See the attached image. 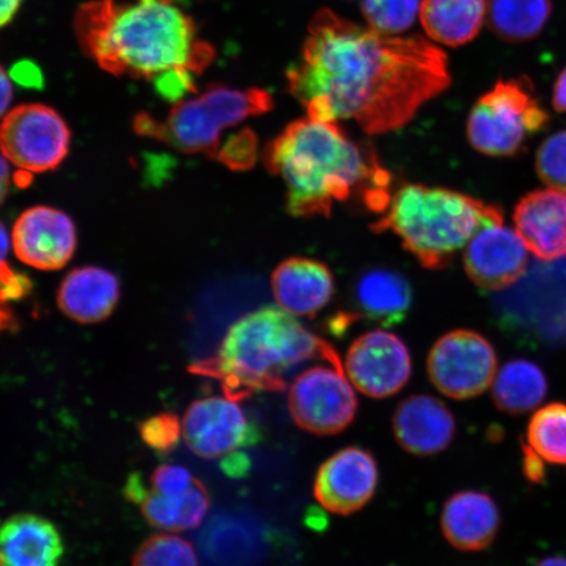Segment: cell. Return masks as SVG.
<instances>
[{"mask_svg": "<svg viewBox=\"0 0 566 566\" xmlns=\"http://www.w3.org/2000/svg\"><path fill=\"white\" fill-rule=\"evenodd\" d=\"M345 373L358 391L373 399H385L408 384L412 358L398 336L375 329L354 339L346 353Z\"/></svg>", "mask_w": 566, "mask_h": 566, "instance_id": "cell-12", "label": "cell"}, {"mask_svg": "<svg viewBox=\"0 0 566 566\" xmlns=\"http://www.w3.org/2000/svg\"><path fill=\"white\" fill-rule=\"evenodd\" d=\"M182 437L197 457L226 458L260 440L256 424L248 420L239 401L228 396L196 400L182 419Z\"/></svg>", "mask_w": 566, "mask_h": 566, "instance_id": "cell-11", "label": "cell"}, {"mask_svg": "<svg viewBox=\"0 0 566 566\" xmlns=\"http://www.w3.org/2000/svg\"><path fill=\"white\" fill-rule=\"evenodd\" d=\"M536 172L552 189L566 192V130L551 136L536 153Z\"/></svg>", "mask_w": 566, "mask_h": 566, "instance_id": "cell-30", "label": "cell"}, {"mask_svg": "<svg viewBox=\"0 0 566 566\" xmlns=\"http://www.w3.org/2000/svg\"><path fill=\"white\" fill-rule=\"evenodd\" d=\"M313 359L343 366L334 346L311 334L294 315L264 307L232 324L216 356L189 370L218 380L229 399L242 401L258 392L283 391V374Z\"/></svg>", "mask_w": 566, "mask_h": 566, "instance_id": "cell-4", "label": "cell"}, {"mask_svg": "<svg viewBox=\"0 0 566 566\" xmlns=\"http://www.w3.org/2000/svg\"><path fill=\"white\" fill-rule=\"evenodd\" d=\"M71 132L51 106L25 104L12 109L0 124V151L27 172L51 171L65 160Z\"/></svg>", "mask_w": 566, "mask_h": 566, "instance_id": "cell-9", "label": "cell"}, {"mask_svg": "<svg viewBox=\"0 0 566 566\" xmlns=\"http://www.w3.org/2000/svg\"><path fill=\"white\" fill-rule=\"evenodd\" d=\"M289 410L296 427L315 436H335L356 419L358 399L343 366H315L290 387Z\"/></svg>", "mask_w": 566, "mask_h": 566, "instance_id": "cell-8", "label": "cell"}, {"mask_svg": "<svg viewBox=\"0 0 566 566\" xmlns=\"http://www.w3.org/2000/svg\"><path fill=\"white\" fill-rule=\"evenodd\" d=\"M263 161L285 182L286 209L294 217H329L335 202L357 193L370 209L385 211L391 198L378 158L338 123L296 119L269 142Z\"/></svg>", "mask_w": 566, "mask_h": 566, "instance_id": "cell-3", "label": "cell"}, {"mask_svg": "<svg viewBox=\"0 0 566 566\" xmlns=\"http://www.w3.org/2000/svg\"><path fill=\"white\" fill-rule=\"evenodd\" d=\"M12 80L4 69L0 66V117L4 115L12 102Z\"/></svg>", "mask_w": 566, "mask_h": 566, "instance_id": "cell-39", "label": "cell"}, {"mask_svg": "<svg viewBox=\"0 0 566 566\" xmlns=\"http://www.w3.org/2000/svg\"><path fill=\"white\" fill-rule=\"evenodd\" d=\"M420 20L428 38L459 48L475 40L486 20V0H421Z\"/></svg>", "mask_w": 566, "mask_h": 566, "instance_id": "cell-24", "label": "cell"}, {"mask_svg": "<svg viewBox=\"0 0 566 566\" xmlns=\"http://www.w3.org/2000/svg\"><path fill=\"white\" fill-rule=\"evenodd\" d=\"M65 552L60 531L34 514H18L0 526V566H60Z\"/></svg>", "mask_w": 566, "mask_h": 566, "instance_id": "cell-21", "label": "cell"}, {"mask_svg": "<svg viewBox=\"0 0 566 566\" xmlns=\"http://www.w3.org/2000/svg\"><path fill=\"white\" fill-rule=\"evenodd\" d=\"M10 251V237L3 223H0V264L4 263L7 253Z\"/></svg>", "mask_w": 566, "mask_h": 566, "instance_id": "cell-44", "label": "cell"}, {"mask_svg": "<svg viewBox=\"0 0 566 566\" xmlns=\"http://www.w3.org/2000/svg\"><path fill=\"white\" fill-rule=\"evenodd\" d=\"M133 566H200L193 544L181 536L158 534L142 544Z\"/></svg>", "mask_w": 566, "mask_h": 566, "instance_id": "cell-29", "label": "cell"}, {"mask_svg": "<svg viewBox=\"0 0 566 566\" xmlns=\"http://www.w3.org/2000/svg\"><path fill=\"white\" fill-rule=\"evenodd\" d=\"M259 140L256 134L251 129H243L233 134L216 155L219 161L226 167L235 169V171H244L254 166L258 160Z\"/></svg>", "mask_w": 566, "mask_h": 566, "instance_id": "cell-32", "label": "cell"}, {"mask_svg": "<svg viewBox=\"0 0 566 566\" xmlns=\"http://www.w3.org/2000/svg\"><path fill=\"white\" fill-rule=\"evenodd\" d=\"M75 32L84 53L115 75L200 74L216 56L177 0H92L76 12Z\"/></svg>", "mask_w": 566, "mask_h": 566, "instance_id": "cell-2", "label": "cell"}, {"mask_svg": "<svg viewBox=\"0 0 566 566\" xmlns=\"http://www.w3.org/2000/svg\"><path fill=\"white\" fill-rule=\"evenodd\" d=\"M155 90L165 101L177 104L196 92L195 73L188 69H172L153 77Z\"/></svg>", "mask_w": 566, "mask_h": 566, "instance_id": "cell-33", "label": "cell"}, {"mask_svg": "<svg viewBox=\"0 0 566 566\" xmlns=\"http://www.w3.org/2000/svg\"><path fill=\"white\" fill-rule=\"evenodd\" d=\"M11 80L24 88H41L44 84V75L32 62H19L12 67Z\"/></svg>", "mask_w": 566, "mask_h": 566, "instance_id": "cell-36", "label": "cell"}, {"mask_svg": "<svg viewBox=\"0 0 566 566\" xmlns=\"http://www.w3.org/2000/svg\"><path fill=\"white\" fill-rule=\"evenodd\" d=\"M222 470L231 478L243 476L250 470V460L240 452H233V454L223 459Z\"/></svg>", "mask_w": 566, "mask_h": 566, "instance_id": "cell-38", "label": "cell"}, {"mask_svg": "<svg viewBox=\"0 0 566 566\" xmlns=\"http://www.w3.org/2000/svg\"><path fill=\"white\" fill-rule=\"evenodd\" d=\"M428 374L431 384L448 398H476L492 386L497 375V354L478 332L451 331L431 348Z\"/></svg>", "mask_w": 566, "mask_h": 566, "instance_id": "cell-10", "label": "cell"}, {"mask_svg": "<svg viewBox=\"0 0 566 566\" xmlns=\"http://www.w3.org/2000/svg\"><path fill=\"white\" fill-rule=\"evenodd\" d=\"M118 300L116 275L97 266L75 269L63 280L59 292L62 313L82 324L105 321Z\"/></svg>", "mask_w": 566, "mask_h": 566, "instance_id": "cell-22", "label": "cell"}, {"mask_svg": "<svg viewBox=\"0 0 566 566\" xmlns=\"http://www.w3.org/2000/svg\"><path fill=\"white\" fill-rule=\"evenodd\" d=\"M527 442L544 462L566 465V405L552 402L534 413Z\"/></svg>", "mask_w": 566, "mask_h": 566, "instance_id": "cell-27", "label": "cell"}, {"mask_svg": "<svg viewBox=\"0 0 566 566\" xmlns=\"http://www.w3.org/2000/svg\"><path fill=\"white\" fill-rule=\"evenodd\" d=\"M286 77L308 117L352 119L369 136L401 129L451 84L448 55L433 42L380 34L328 9L310 21Z\"/></svg>", "mask_w": 566, "mask_h": 566, "instance_id": "cell-1", "label": "cell"}, {"mask_svg": "<svg viewBox=\"0 0 566 566\" xmlns=\"http://www.w3.org/2000/svg\"><path fill=\"white\" fill-rule=\"evenodd\" d=\"M12 245L24 264L40 271H56L74 256L75 224L60 210L32 208L24 211L13 226Z\"/></svg>", "mask_w": 566, "mask_h": 566, "instance_id": "cell-15", "label": "cell"}, {"mask_svg": "<svg viewBox=\"0 0 566 566\" xmlns=\"http://www.w3.org/2000/svg\"><path fill=\"white\" fill-rule=\"evenodd\" d=\"M166 123L148 115L136 117L140 136L166 142L184 153H205L214 158L221 134L239 124L235 102L223 87L212 84L202 95L175 104Z\"/></svg>", "mask_w": 566, "mask_h": 566, "instance_id": "cell-7", "label": "cell"}, {"mask_svg": "<svg viewBox=\"0 0 566 566\" xmlns=\"http://www.w3.org/2000/svg\"><path fill=\"white\" fill-rule=\"evenodd\" d=\"M522 451L525 476L531 483H543L544 479H546V464H544V460L528 444L523 446Z\"/></svg>", "mask_w": 566, "mask_h": 566, "instance_id": "cell-37", "label": "cell"}, {"mask_svg": "<svg viewBox=\"0 0 566 566\" xmlns=\"http://www.w3.org/2000/svg\"><path fill=\"white\" fill-rule=\"evenodd\" d=\"M19 327L17 316L7 302L0 300V332L15 331Z\"/></svg>", "mask_w": 566, "mask_h": 566, "instance_id": "cell-42", "label": "cell"}, {"mask_svg": "<svg viewBox=\"0 0 566 566\" xmlns=\"http://www.w3.org/2000/svg\"><path fill=\"white\" fill-rule=\"evenodd\" d=\"M549 116L535 96L527 76L502 80L473 105L467 136L488 157H515L535 134L546 129Z\"/></svg>", "mask_w": 566, "mask_h": 566, "instance_id": "cell-6", "label": "cell"}, {"mask_svg": "<svg viewBox=\"0 0 566 566\" xmlns=\"http://www.w3.org/2000/svg\"><path fill=\"white\" fill-rule=\"evenodd\" d=\"M11 172L9 163L0 155V205L6 200L7 195L10 192Z\"/></svg>", "mask_w": 566, "mask_h": 566, "instance_id": "cell-43", "label": "cell"}, {"mask_svg": "<svg viewBox=\"0 0 566 566\" xmlns=\"http://www.w3.org/2000/svg\"><path fill=\"white\" fill-rule=\"evenodd\" d=\"M125 495L139 506L151 526L172 533L200 526L210 509L209 492L198 479L188 491L165 495L147 486L139 473H133L126 481Z\"/></svg>", "mask_w": 566, "mask_h": 566, "instance_id": "cell-18", "label": "cell"}, {"mask_svg": "<svg viewBox=\"0 0 566 566\" xmlns=\"http://www.w3.org/2000/svg\"><path fill=\"white\" fill-rule=\"evenodd\" d=\"M535 566H566V558L563 556H549L543 558Z\"/></svg>", "mask_w": 566, "mask_h": 566, "instance_id": "cell-45", "label": "cell"}, {"mask_svg": "<svg viewBox=\"0 0 566 566\" xmlns=\"http://www.w3.org/2000/svg\"><path fill=\"white\" fill-rule=\"evenodd\" d=\"M500 222L504 216L494 205L455 190L406 184L389 198L386 214L371 230L394 232L423 268L440 271L480 229Z\"/></svg>", "mask_w": 566, "mask_h": 566, "instance_id": "cell-5", "label": "cell"}, {"mask_svg": "<svg viewBox=\"0 0 566 566\" xmlns=\"http://www.w3.org/2000/svg\"><path fill=\"white\" fill-rule=\"evenodd\" d=\"M442 533L452 547L479 552L491 546L501 527V513L490 494L458 492L446 501L441 515Z\"/></svg>", "mask_w": 566, "mask_h": 566, "instance_id": "cell-20", "label": "cell"}, {"mask_svg": "<svg viewBox=\"0 0 566 566\" xmlns=\"http://www.w3.org/2000/svg\"><path fill=\"white\" fill-rule=\"evenodd\" d=\"M32 292V281L27 275L13 271L4 263L0 264V300L9 303L25 298Z\"/></svg>", "mask_w": 566, "mask_h": 566, "instance_id": "cell-35", "label": "cell"}, {"mask_svg": "<svg viewBox=\"0 0 566 566\" xmlns=\"http://www.w3.org/2000/svg\"><path fill=\"white\" fill-rule=\"evenodd\" d=\"M420 7L421 0H363L360 10L373 31L396 35L413 25Z\"/></svg>", "mask_w": 566, "mask_h": 566, "instance_id": "cell-28", "label": "cell"}, {"mask_svg": "<svg viewBox=\"0 0 566 566\" xmlns=\"http://www.w3.org/2000/svg\"><path fill=\"white\" fill-rule=\"evenodd\" d=\"M378 481V464L371 452L352 446L337 451L321 465L314 494L325 511L349 515L369 504Z\"/></svg>", "mask_w": 566, "mask_h": 566, "instance_id": "cell-13", "label": "cell"}, {"mask_svg": "<svg viewBox=\"0 0 566 566\" xmlns=\"http://www.w3.org/2000/svg\"><path fill=\"white\" fill-rule=\"evenodd\" d=\"M142 441L159 455H167L176 449L182 434V422L175 413H159L138 424Z\"/></svg>", "mask_w": 566, "mask_h": 566, "instance_id": "cell-31", "label": "cell"}, {"mask_svg": "<svg viewBox=\"0 0 566 566\" xmlns=\"http://www.w3.org/2000/svg\"><path fill=\"white\" fill-rule=\"evenodd\" d=\"M196 478L186 467L165 464L158 467L150 478L154 492L165 495H179L189 490Z\"/></svg>", "mask_w": 566, "mask_h": 566, "instance_id": "cell-34", "label": "cell"}, {"mask_svg": "<svg viewBox=\"0 0 566 566\" xmlns=\"http://www.w3.org/2000/svg\"><path fill=\"white\" fill-rule=\"evenodd\" d=\"M354 298L357 315L391 327L407 317L413 293L409 281L401 273L375 268L360 275L354 289Z\"/></svg>", "mask_w": 566, "mask_h": 566, "instance_id": "cell-23", "label": "cell"}, {"mask_svg": "<svg viewBox=\"0 0 566 566\" xmlns=\"http://www.w3.org/2000/svg\"><path fill=\"white\" fill-rule=\"evenodd\" d=\"M463 260L467 274L478 286L499 292L525 274L528 250L518 232L504 222L492 223L470 240Z\"/></svg>", "mask_w": 566, "mask_h": 566, "instance_id": "cell-14", "label": "cell"}, {"mask_svg": "<svg viewBox=\"0 0 566 566\" xmlns=\"http://www.w3.org/2000/svg\"><path fill=\"white\" fill-rule=\"evenodd\" d=\"M396 441L409 454L431 457L449 448L457 433L454 415L444 402L430 395L402 400L394 415Z\"/></svg>", "mask_w": 566, "mask_h": 566, "instance_id": "cell-16", "label": "cell"}, {"mask_svg": "<svg viewBox=\"0 0 566 566\" xmlns=\"http://www.w3.org/2000/svg\"><path fill=\"white\" fill-rule=\"evenodd\" d=\"M23 0H0V28L6 27L15 18Z\"/></svg>", "mask_w": 566, "mask_h": 566, "instance_id": "cell-41", "label": "cell"}, {"mask_svg": "<svg viewBox=\"0 0 566 566\" xmlns=\"http://www.w3.org/2000/svg\"><path fill=\"white\" fill-rule=\"evenodd\" d=\"M548 394L546 374L527 359H513L493 381V401L501 412L525 415L539 407Z\"/></svg>", "mask_w": 566, "mask_h": 566, "instance_id": "cell-25", "label": "cell"}, {"mask_svg": "<svg viewBox=\"0 0 566 566\" xmlns=\"http://www.w3.org/2000/svg\"><path fill=\"white\" fill-rule=\"evenodd\" d=\"M275 302L294 316H315L329 303L335 292L334 275L327 265L313 259L283 261L272 274Z\"/></svg>", "mask_w": 566, "mask_h": 566, "instance_id": "cell-19", "label": "cell"}, {"mask_svg": "<svg viewBox=\"0 0 566 566\" xmlns=\"http://www.w3.org/2000/svg\"><path fill=\"white\" fill-rule=\"evenodd\" d=\"M552 9V0H486V23L502 41L523 44L543 32Z\"/></svg>", "mask_w": 566, "mask_h": 566, "instance_id": "cell-26", "label": "cell"}, {"mask_svg": "<svg viewBox=\"0 0 566 566\" xmlns=\"http://www.w3.org/2000/svg\"><path fill=\"white\" fill-rule=\"evenodd\" d=\"M515 231L528 252L542 261L566 256V192L535 190L523 197L514 210Z\"/></svg>", "mask_w": 566, "mask_h": 566, "instance_id": "cell-17", "label": "cell"}, {"mask_svg": "<svg viewBox=\"0 0 566 566\" xmlns=\"http://www.w3.org/2000/svg\"><path fill=\"white\" fill-rule=\"evenodd\" d=\"M552 105L557 112H566V67L556 80Z\"/></svg>", "mask_w": 566, "mask_h": 566, "instance_id": "cell-40", "label": "cell"}]
</instances>
